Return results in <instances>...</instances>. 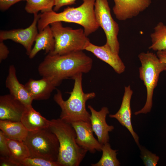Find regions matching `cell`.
Returning a JSON list of instances; mask_svg holds the SVG:
<instances>
[{"mask_svg":"<svg viewBox=\"0 0 166 166\" xmlns=\"http://www.w3.org/2000/svg\"><path fill=\"white\" fill-rule=\"evenodd\" d=\"M49 128L56 136L59 143L57 161L62 166H78L87 151L77 143L75 130L70 123L60 118L50 120Z\"/></svg>","mask_w":166,"mask_h":166,"instance_id":"277c9868","label":"cell"},{"mask_svg":"<svg viewBox=\"0 0 166 166\" xmlns=\"http://www.w3.org/2000/svg\"><path fill=\"white\" fill-rule=\"evenodd\" d=\"M27 106L11 94L0 96V120L20 121Z\"/></svg>","mask_w":166,"mask_h":166,"instance_id":"7c38bea8","label":"cell"},{"mask_svg":"<svg viewBox=\"0 0 166 166\" xmlns=\"http://www.w3.org/2000/svg\"><path fill=\"white\" fill-rule=\"evenodd\" d=\"M61 82L48 77L39 80L30 79L24 85L34 100L48 99L52 92Z\"/></svg>","mask_w":166,"mask_h":166,"instance_id":"4fadbf2b","label":"cell"},{"mask_svg":"<svg viewBox=\"0 0 166 166\" xmlns=\"http://www.w3.org/2000/svg\"><path fill=\"white\" fill-rule=\"evenodd\" d=\"M133 93L130 85L125 86L124 92L120 108L114 114H110L109 117L116 119L123 126L129 130L133 136L135 141L139 146V137L134 131L131 124V109L130 102Z\"/></svg>","mask_w":166,"mask_h":166,"instance_id":"9a60e30c","label":"cell"},{"mask_svg":"<svg viewBox=\"0 0 166 166\" xmlns=\"http://www.w3.org/2000/svg\"><path fill=\"white\" fill-rule=\"evenodd\" d=\"M0 129L7 138L23 141L29 132L21 121L0 120Z\"/></svg>","mask_w":166,"mask_h":166,"instance_id":"d6986e66","label":"cell"},{"mask_svg":"<svg viewBox=\"0 0 166 166\" xmlns=\"http://www.w3.org/2000/svg\"><path fill=\"white\" fill-rule=\"evenodd\" d=\"M9 53L8 48L3 41H0V62L6 59Z\"/></svg>","mask_w":166,"mask_h":166,"instance_id":"f546056e","label":"cell"},{"mask_svg":"<svg viewBox=\"0 0 166 166\" xmlns=\"http://www.w3.org/2000/svg\"><path fill=\"white\" fill-rule=\"evenodd\" d=\"M156 54L161 62L166 63V49L157 51Z\"/></svg>","mask_w":166,"mask_h":166,"instance_id":"4dcf8cb0","label":"cell"},{"mask_svg":"<svg viewBox=\"0 0 166 166\" xmlns=\"http://www.w3.org/2000/svg\"><path fill=\"white\" fill-rule=\"evenodd\" d=\"M20 121L28 131L49 128L50 123V120L42 116L33 108L32 105L27 106Z\"/></svg>","mask_w":166,"mask_h":166,"instance_id":"ac0fdd59","label":"cell"},{"mask_svg":"<svg viewBox=\"0 0 166 166\" xmlns=\"http://www.w3.org/2000/svg\"><path fill=\"white\" fill-rule=\"evenodd\" d=\"M71 124L75 131L76 141L79 146L92 153L101 151L102 145L94 137L90 122L80 121Z\"/></svg>","mask_w":166,"mask_h":166,"instance_id":"30bf717a","label":"cell"},{"mask_svg":"<svg viewBox=\"0 0 166 166\" xmlns=\"http://www.w3.org/2000/svg\"><path fill=\"white\" fill-rule=\"evenodd\" d=\"M21 166H62L58 161H52L39 157H30L20 163Z\"/></svg>","mask_w":166,"mask_h":166,"instance_id":"cb8c5ba5","label":"cell"},{"mask_svg":"<svg viewBox=\"0 0 166 166\" xmlns=\"http://www.w3.org/2000/svg\"><path fill=\"white\" fill-rule=\"evenodd\" d=\"M35 44L29 55L30 59L33 58L42 50H44L46 54L51 53L55 49V41L50 25L46 26L38 33L35 39Z\"/></svg>","mask_w":166,"mask_h":166,"instance_id":"e0dca14e","label":"cell"},{"mask_svg":"<svg viewBox=\"0 0 166 166\" xmlns=\"http://www.w3.org/2000/svg\"><path fill=\"white\" fill-rule=\"evenodd\" d=\"M0 156L2 157H10L6 137L1 130H0Z\"/></svg>","mask_w":166,"mask_h":166,"instance_id":"484cf974","label":"cell"},{"mask_svg":"<svg viewBox=\"0 0 166 166\" xmlns=\"http://www.w3.org/2000/svg\"><path fill=\"white\" fill-rule=\"evenodd\" d=\"M22 1H26V0H0V9L4 11L14 4Z\"/></svg>","mask_w":166,"mask_h":166,"instance_id":"f1b7e54d","label":"cell"},{"mask_svg":"<svg viewBox=\"0 0 166 166\" xmlns=\"http://www.w3.org/2000/svg\"><path fill=\"white\" fill-rule=\"evenodd\" d=\"M82 74H80L73 79V87L72 91L69 93L70 96L67 100L63 99L61 91L59 89H57L53 97L54 101L61 109L60 118L68 123L80 121L90 122L91 114L86 110V103L88 100L94 98L96 93L83 92Z\"/></svg>","mask_w":166,"mask_h":166,"instance_id":"3957f363","label":"cell"},{"mask_svg":"<svg viewBox=\"0 0 166 166\" xmlns=\"http://www.w3.org/2000/svg\"><path fill=\"white\" fill-rule=\"evenodd\" d=\"M25 9L30 14H38L39 11L42 13L53 10L54 0H26Z\"/></svg>","mask_w":166,"mask_h":166,"instance_id":"603a6c76","label":"cell"},{"mask_svg":"<svg viewBox=\"0 0 166 166\" xmlns=\"http://www.w3.org/2000/svg\"><path fill=\"white\" fill-rule=\"evenodd\" d=\"M77 0H54L53 10L56 12L61 8L65 6L71 5L76 4Z\"/></svg>","mask_w":166,"mask_h":166,"instance_id":"83f0119b","label":"cell"},{"mask_svg":"<svg viewBox=\"0 0 166 166\" xmlns=\"http://www.w3.org/2000/svg\"><path fill=\"white\" fill-rule=\"evenodd\" d=\"M0 166H21L20 163L10 157H0Z\"/></svg>","mask_w":166,"mask_h":166,"instance_id":"4316f807","label":"cell"},{"mask_svg":"<svg viewBox=\"0 0 166 166\" xmlns=\"http://www.w3.org/2000/svg\"><path fill=\"white\" fill-rule=\"evenodd\" d=\"M95 0H83L77 7H68L60 13L53 10L40 14L37 27L39 32L47 26L57 22L73 23L81 25L88 36L99 28L94 12Z\"/></svg>","mask_w":166,"mask_h":166,"instance_id":"7a4b0ae2","label":"cell"},{"mask_svg":"<svg viewBox=\"0 0 166 166\" xmlns=\"http://www.w3.org/2000/svg\"><path fill=\"white\" fill-rule=\"evenodd\" d=\"M138 57L141 64L139 69V77L146 88L147 97L143 108L134 113L136 115L150 112L153 92L157 85L160 75L166 70V63L161 62L156 54L152 52H141L138 55Z\"/></svg>","mask_w":166,"mask_h":166,"instance_id":"5b68a950","label":"cell"},{"mask_svg":"<svg viewBox=\"0 0 166 166\" xmlns=\"http://www.w3.org/2000/svg\"><path fill=\"white\" fill-rule=\"evenodd\" d=\"M23 142L29 148L30 157L57 161L59 143L56 136L49 127L29 131Z\"/></svg>","mask_w":166,"mask_h":166,"instance_id":"52a82bcc","label":"cell"},{"mask_svg":"<svg viewBox=\"0 0 166 166\" xmlns=\"http://www.w3.org/2000/svg\"><path fill=\"white\" fill-rule=\"evenodd\" d=\"M153 29L150 35L151 44L149 49L156 51L166 49V25L160 22Z\"/></svg>","mask_w":166,"mask_h":166,"instance_id":"44dd1931","label":"cell"},{"mask_svg":"<svg viewBox=\"0 0 166 166\" xmlns=\"http://www.w3.org/2000/svg\"><path fill=\"white\" fill-rule=\"evenodd\" d=\"M140 157L146 166H156L157 164L159 157L156 154L149 151L144 147L140 145Z\"/></svg>","mask_w":166,"mask_h":166,"instance_id":"d4e9b609","label":"cell"},{"mask_svg":"<svg viewBox=\"0 0 166 166\" xmlns=\"http://www.w3.org/2000/svg\"><path fill=\"white\" fill-rule=\"evenodd\" d=\"M85 50L91 52L97 58L109 64L117 73L120 74L125 71V66L119 54L113 52L106 44L97 46L90 42Z\"/></svg>","mask_w":166,"mask_h":166,"instance_id":"5bb4252c","label":"cell"},{"mask_svg":"<svg viewBox=\"0 0 166 166\" xmlns=\"http://www.w3.org/2000/svg\"><path fill=\"white\" fill-rule=\"evenodd\" d=\"M5 85L9 91L10 94L26 106L32 105L34 100L25 85L20 83L18 80L16 69L14 65L10 66Z\"/></svg>","mask_w":166,"mask_h":166,"instance_id":"2e32d148","label":"cell"},{"mask_svg":"<svg viewBox=\"0 0 166 166\" xmlns=\"http://www.w3.org/2000/svg\"><path fill=\"white\" fill-rule=\"evenodd\" d=\"M88 108L91 112L90 120L93 130L102 145L109 142V132L114 129L113 126L109 125L106 122V117L109 113V109L104 106L100 111H97L90 105Z\"/></svg>","mask_w":166,"mask_h":166,"instance_id":"8fae6325","label":"cell"},{"mask_svg":"<svg viewBox=\"0 0 166 166\" xmlns=\"http://www.w3.org/2000/svg\"><path fill=\"white\" fill-rule=\"evenodd\" d=\"M6 140L10 157L15 161L20 164L22 160L30 156L29 148L23 141L7 137Z\"/></svg>","mask_w":166,"mask_h":166,"instance_id":"ffe728a7","label":"cell"},{"mask_svg":"<svg viewBox=\"0 0 166 166\" xmlns=\"http://www.w3.org/2000/svg\"><path fill=\"white\" fill-rule=\"evenodd\" d=\"M50 26L55 45L53 52L48 54L61 55L83 51L90 42L82 29L64 27L61 22L52 23Z\"/></svg>","mask_w":166,"mask_h":166,"instance_id":"8992f818","label":"cell"},{"mask_svg":"<svg viewBox=\"0 0 166 166\" xmlns=\"http://www.w3.org/2000/svg\"><path fill=\"white\" fill-rule=\"evenodd\" d=\"M93 63L92 59L83 51L61 55L48 54L39 65L38 71L42 77L61 83L64 79H73L80 74L88 73Z\"/></svg>","mask_w":166,"mask_h":166,"instance_id":"6da1fadb","label":"cell"},{"mask_svg":"<svg viewBox=\"0 0 166 166\" xmlns=\"http://www.w3.org/2000/svg\"><path fill=\"white\" fill-rule=\"evenodd\" d=\"M102 155L100 160L95 164H91L92 166H119L120 163L117 158L118 151L111 148L109 142L102 145Z\"/></svg>","mask_w":166,"mask_h":166,"instance_id":"7402d4cb","label":"cell"},{"mask_svg":"<svg viewBox=\"0 0 166 166\" xmlns=\"http://www.w3.org/2000/svg\"><path fill=\"white\" fill-rule=\"evenodd\" d=\"M34 14L31 24L25 29H18L9 30H1L0 41L10 39L21 44L25 49L26 54L29 55L32 49L38 33L37 23L40 14Z\"/></svg>","mask_w":166,"mask_h":166,"instance_id":"9c48e42d","label":"cell"},{"mask_svg":"<svg viewBox=\"0 0 166 166\" xmlns=\"http://www.w3.org/2000/svg\"><path fill=\"white\" fill-rule=\"evenodd\" d=\"M94 12L97 22L105 34L106 44L113 52L119 54L120 49L118 39L119 26L112 17L108 0H95Z\"/></svg>","mask_w":166,"mask_h":166,"instance_id":"ba28073f","label":"cell"}]
</instances>
